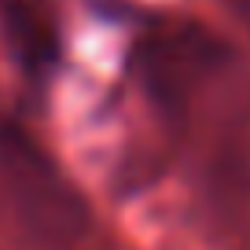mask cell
<instances>
[{
	"label": "cell",
	"mask_w": 250,
	"mask_h": 250,
	"mask_svg": "<svg viewBox=\"0 0 250 250\" xmlns=\"http://www.w3.org/2000/svg\"><path fill=\"white\" fill-rule=\"evenodd\" d=\"M228 62V44L195 22L155 30L136 44V78L162 107H184L203 81Z\"/></svg>",
	"instance_id": "7a4b0ae2"
},
{
	"label": "cell",
	"mask_w": 250,
	"mask_h": 250,
	"mask_svg": "<svg viewBox=\"0 0 250 250\" xmlns=\"http://www.w3.org/2000/svg\"><path fill=\"white\" fill-rule=\"evenodd\" d=\"M0 173L19 210L44 235H78L85 225V203L66 184L55 162L15 125H0Z\"/></svg>",
	"instance_id": "6da1fadb"
}]
</instances>
